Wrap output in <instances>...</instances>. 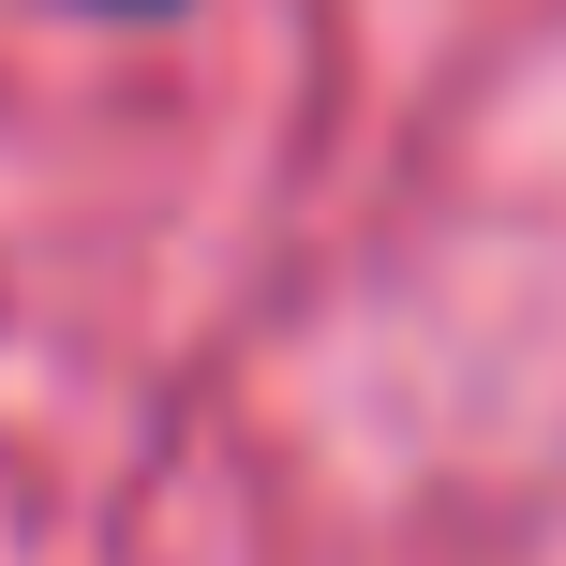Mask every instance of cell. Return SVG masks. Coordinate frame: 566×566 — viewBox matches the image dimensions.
Returning a JSON list of instances; mask_svg holds the SVG:
<instances>
[{"mask_svg": "<svg viewBox=\"0 0 566 566\" xmlns=\"http://www.w3.org/2000/svg\"><path fill=\"white\" fill-rule=\"evenodd\" d=\"M90 15H179V0H90Z\"/></svg>", "mask_w": 566, "mask_h": 566, "instance_id": "cell-1", "label": "cell"}]
</instances>
